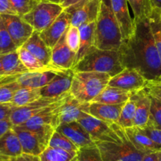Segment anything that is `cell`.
<instances>
[{"instance_id": "cell-1", "label": "cell", "mask_w": 161, "mask_h": 161, "mask_svg": "<svg viewBox=\"0 0 161 161\" xmlns=\"http://www.w3.org/2000/svg\"><path fill=\"white\" fill-rule=\"evenodd\" d=\"M134 25L132 35L122 41L118 50L121 63L124 68L136 69L147 81L161 80V60L148 18Z\"/></svg>"}, {"instance_id": "cell-2", "label": "cell", "mask_w": 161, "mask_h": 161, "mask_svg": "<svg viewBox=\"0 0 161 161\" xmlns=\"http://www.w3.org/2000/svg\"><path fill=\"white\" fill-rule=\"evenodd\" d=\"M122 41L120 27L112 11L110 0H101L96 21L94 46L101 50L118 51Z\"/></svg>"}, {"instance_id": "cell-3", "label": "cell", "mask_w": 161, "mask_h": 161, "mask_svg": "<svg viewBox=\"0 0 161 161\" xmlns=\"http://www.w3.org/2000/svg\"><path fill=\"white\" fill-rule=\"evenodd\" d=\"M123 69L118 51L101 50L95 46L72 68L74 72L103 73L111 77Z\"/></svg>"}, {"instance_id": "cell-4", "label": "cell", "mask_w": 161, "mask_h": 161, "mask_svg": "<svg viewBox=\"0 0 161 161\" xmlns=\"http://www.w3.org/2000/svg\"><path fill=\"white\" fill-rule=\"evenodd\" d=\"M111 77L98 72H74L69 92L77 100L91 103L108 86Z\"/></svg>"}, {"instance_id": "cell-5", "label": "cell", "mask_w": 161, "mask_h": 161, "mask_svg": "<svg viewBox=\"0 0 161 161\" xmlns=\"http://www.w3.org/2000/svg\"><path fill=\"white\" fill-rule=\"evenodd\" d=\"M103 161H142L146 154L134 148L123 132L118 142H97Z\"/></svg>"}, {"instance_id": "cell-6", "label": "cell", "mask_w": 161, "mask_h": 161, "mask_svg": "<svg viewBox=\"0 0 161 161\" xmlns=\"http://www.w3.org/2000/svg\"><path fill=\"white\" fill-rule=\"evenodd\" d=\"M64 10L62 5L53 3L40 2L29 13L21 18L39 32L48 28Z\"/></svg>"}, {"instance_id": "cell-7", "label": "cell", "mask_w": 161, "mask_h": 161, "mask_svg": "<svg viewBox=\"0 0 161 161\" xmlns=\"http://www.w3.org/2000/svg\"><path fill=\"white\" fill-rule=\"evenodd\" d=\"M65 69H51L46 71H35L28 72L8 77H0V82H9L15 81L21 88H36L41 89L47 86L51 80L57 75V74Z\"/></svg>"}, {"instance_id": "cell-8", "label": "cell", "mask_w": 161, "mask_h": 161, "mask_svg": "<svg viewBox=\"0 0 161 161\" xmlns=\"http://www.w3.org/2000/svg\"><path fill=\"white\" fill-rule=\"evenodd\" d=\"M12 128L19 138L24 153L40 156L48 146L51 137L20 126H13Z\"/></svg>"}, {"instance_id": "cell-9", "label": "cell", "mask_w": 161, "mask_h": 161, "mask_svg": "<svg viewBox=\"0 0 161 161\" xmlns=\"http://www.w3.org/2000/svg\"><path fill=\"white\" fill-rule=\"evenodd\" d=\"M67 93L63 94L59 97H55V98L40 97L38 100H35L25 106L15 108L10 116V122L13 126H20L25 123L29 119L40 113V111H42L43 110L52 105V103L59 100Z\"/></svg>"}, {"instance_id": "cell-10", "label": "cell", "mask_w": 161, "mask_h": 161, "mask_svg": "<svg viewBox=\"0 0 161 161\" xmlns=\"http://www.w3.org/2000/svg\"><path fill=\"white\" fill-rule=\"evenodd\" d=\"M0 17L15 45L18 48L21 47L32 36L33 28L18 15L2 14Z\"/></svg>"}, {"instance_id": "cell-11", "label": "cell", "mask_w": 161, "mask_h": 161, "mask_svg": "<svg viewBox=\"0 0 161 161\" xmlns=\"http://www.w3.org/2000/svg\"><path fill=\"white\" fill-rule=\"evenodd\" d=\"M101 0H89L82 5H74L65 9L71 14L70 25L80 27L95 22L98 17Z\"/></svg>"}, {"instance_id": "cell-12", "label": "cell", "mask_w": 161, "mask_h": 161, "mask_svg": "<svg viewBox=\"0 0 161 161\" xmlns=\"http://www.w3.org/2000/svg\"><path fill=\"white\" fill-rule=\"evenodd\" d=\"M147 80L136 69L124 68L110 79L108 86L133 92L145 88Z\"/></svg>"}, {"instance_id": "cell-13", "label": "cell", "mask_w": 161, "mask_h": 161, "mask_svg": "<svg viewBox=\"0 0 161 161\" xmlns=\"http://www.w3.org/2000/svg\"><path fill=\"white\" fill-rule=\"evenodd\" d=\"M89 103H83L74 98L70 92L62 104L58 113V126L63 123L78 121L89 113Z\"/></svg>"}, {"instance_id": "cell-14", "label": "cell", "mask_w": 161, "mask_h": 161, "mask_svg": "<svg viewBox=\"0 0 161 161\" xmlns=\"http://www.w3.org/2000/svg\"><path fill=\"white\" fill-rule=\"evenodd\" d=\"M74 75V72L72 69L58 73L47 86L40 89L41 97L55 98L69 92Z\"/></svg>"}, {"instance_id": "cell-15", "label": "cell", "mask_w": 161, "mask_h": 161, "mask_svg": "<svg viewBox=\"0 0 161 161\" xmlns=\"http://www.w3.org/2000/svg\"><path fill=\"white\" fill-rule=\"evenodd\" d=\"M56 130L66 136L78 148L97 145L92 136L77 121L61 124Z\"/></svg>"}, {"instance_id": "cell-16", "label": "cell", "mask_w": 161, "mask_h": 161, "mask_svg": "<svg viewBox=\"0 0 161 161\" xmlns=\"http://www.w3.org/2000/svg\"><path fill=\"white\" fill-rule=\"evenodd\" d=\"M110 3L120 27L123 40H126L132 35L135 28L127 0H110Z\"/></svg>"}, {"instance_id": "cell-17", "label": "cell", "mask_w": 161, "mask_h": 161, "mask_svg": "<svg viewBox=\"0 0 161 161\" xmlns=\"http://www.w3.org/2000/svg\"><path fill=\"white\" fill-rule=\"evenodd\" d=\"M71 14L64 9L61 14L45 30L40 32V37L49 47L52 48L70 25Z\"/></svg>"}, {"instance_id": "cell-18", "label": "cell", "mask_w": 161, "mask_h": 161, "mask_svg": "<svg viewBox=\"0 0 161 161\" xmlns=\"http://www.w3.org/2000/svg\"><path fill=\"white\" fill-rule=\"evenodd\" d=\"M76 54L66 44L65 32L52 48V65L62 69H72L74 67Z\"/></svg>"}, {"instance_id": "cell-19", "label": "cell", "mask_w": 161, "mask_h": 161, "mask_svg": "<svg viewBox=\"0 0 161 161\" xmlns=\"http://www.w3.org/2000/svg\"><path fill=\"white\" fill-rule=\"evenodd\" d=\"M131 97L134 99L136 104L134 126L142 129L146 126L149 119L151 97L145 89L131 92Z\"/></svg>"}, {"instance_id": "cell-20", "label": "cell", "mask_w": 161, "mask_h": 161, "mask_svg": "<svg viewBox=\"0 0 161 161\" xmlns=\"http://www.w3.org/2000/svg\"><path fill=\"white\" fill-rule=\"evenodd\" d=\"M21 47H25L46 66L52 65V48L45 44L37 31H33L32 36Z\"/></svg>"}, {"instance_id": "cell-21", "label": "cell", "mask_w": 161, "mask_h": 161, "mask_svg": "<svg viewBox=\"0 0 161 161\" xmlns=\"http://www.w3.org/2000/svg\"><path fill=\"white\" fill-rule=\"evenodd\" d=\"M124 130L129 141L138 151L145 154L161 151V147L151 140L141 128L132 126Z\"/></svg>"}, {"instance_id": "cell-22", "label": "cell", "mask_w": 161, "mask_h": 161, "mask_svg": "<svg viewBox=\"0 0 161 161\" xmlns=\"http://www.w3.org/2000/svg\"><path fill=\"white\" fill-rule=\"evenodd\" d=\"M124 103L122 104H105L91 102L89 103V114L100 119L108 124L118 123L121 111Z\"/></svg>"}, {"instance_id": "cell-23", "label": "cell", "mask_w": 161, "mask_h": 161, "mask_svg": "<svg viewBox=\"0 0 161 161\" xmlns=\"http://www.w3.org/2000/svg\"><path fill=\"white\" fill-rule=\"evenodd\" d=\"M28 71L21 63L17 51L0 55V77L16 75Z\"/></svg>"}, {"instance_id": "cell-24", "label": "cell", "mask_w": 161, "mask_h": 161, "mask_svg": "<svg viewBox=\"0 0 161 161\" xmlns=\"http://www.w3.org/2000/svg\"><path fill=\"white\" fill-rule=\"evenodd\" d=\"M95 22L86 25L79 27L80 32V44L79 48L76 54V58L74 60V66L80 61L87 52L94 46V34H95Z\"/></svg>"}, {"instance_id": "cell-25", "label": "cell", "mask_w": 161, "mask_h": 161, "mask_svg": "<svg viewBox=\"0 0 161 161\" xmlns=\"http://www.w3.org/2000/svg\"><path fill=\"white\" fill-rule=\"evenodd\" d=\"M131 92L108 86L92 102L105 104H122L125 103L130 97Z\"/></svg>"}, {"instance_id": "cell-26", "label": "cell", "mask_w": 161, "mask_h": 161, "mask_svg": "<svg viewBox=\"0 0 161 161\" xmlns=\"http://www.w3.org/2000/svg\"><path fill=\"white\" fill-rule=\"evenodd\" d=\"M23 153L21 142L16 132L11 128L0 137V155L16 156Z\"/></svg>"}, {"instance_id": "cell-27", "label": "cell", "mask_w": 161, "mask_h": 161, "mask_svg": "<svg viewBox=\"0 0 161 161\" xmlns=\"http://www.w3.org/2000/svg\"><path fill=\"white\" fill-rule=\"evenodd\" d=\"M20 60L21 63L25 66L26 69L30 72H35V71H46L51 70V69H59L62 68H58L57 66L51 65V66H46L42 63L39 59H37L33 55L30 53L25 47H20L17 50Z\"/></svg>"}, {"instance_id": "cell-28", "label": "cell", "mask_w": 161, "mask_h": 161, "mask_svg": "<svg viewBox=\"0 0 161 161\" xmlns=\"http://www.w3.org/2000/svg\"><path fill=\"white\" fill-rule=\"evenodd\" d=\"M41 97L40 89L36 88H19L15 92L10 104L14 108L25 106L32 102L40 99Z\"/></svg>"}, {"instance_id": "cell-29", "label": "cell", "mask_w": 161, "mask_h": 161, "mask_svg": "<svg viewBox=\"0 0 161 161\" xmlns=\"http://www.w3.org/2000/svg\"><path fill=\"white\" fill-rule=\"evenodd\" d=\"M148 20L161 60V9L153 8L148 17Z\"/></svg>"}, {"instance_id": "cell-30", "label": "cell", "mask_w": 161, "mask_h": 161, "mask_svg": "<svg viewBox=\"0 0 161 161\" xmlns=\"http://www.w3.org/2000/svg\"><path fill=\"white\" fill-rule=\"evenodd\" d=\"M135 109V101H134V99L131 97L130 94L129 100L124 103L123 108H122L117 124L123 129L134 126Z\"/></svg>"}, {"instance_id": "cell-31", "label": "cell", "mask_w": 161, "mask_h": 161, "mask_svg": "<svg viewBox=\"0 0 161 161\" xmlns=\"http://www.w3.org/2000/svg\"><path fill=\"white\" fill-rule=\"evenodd\" d=\"M76 155L77 153L47 146L39 156L40 161H71Z\"/></svg>"}, {"instance_id": "cell-32", "label": "cell", "mask_w": 161, "mask_h": 161, "mask_svg": "<svg viewBox=\"0 0 161 161\" xmlns=\"http://www.w3.org/2000/svg\"><path fill=\"white\" fill-rule=\"evenodd\" d=\"M127 3L132 10L134 24L148 18L153 9L150 0H127Z\"/></svg>"}, {"instance_id": "cell-33", "label": "cell", "mask_w": 161, "mask_h": 161, "mask_svg": "<svg viewBox=\"0 0 161 161\" xmlns=\"http://www.w3.org/2000/svg\"><path fill=\"white\" fill-rule=\"evenodd\" d=\"M48 146L61 148L72 153H77L79 150V148L66 136L57 130H55L52 134Z\"/></svg>"}, {"instance_id": "cell-34", "label": "cell", "mask_w": 161, "mask_h": 161, "mask_svg": "<svg viewBox=\"0 0 161 161\" xmlns=\"http://www.w3.org/2000/svg\"><path fill=\"white\" fill-rule=\"evenodd\" d=\"M73 161H103V159L100 149L96 145L79 148Z\"/></svg>"}, {"instance_id": "cell-35", "label": "cell", "mask_w": 161, "mask_h": 161, "mask_svg": "<svg viewBox=\"0 0 161 161\" xmlns=\"http://www.w3.org/2000/svg\"><path fill=\"white\" fill-rule=\"evenodd\" d=\"M18 47L15 45L14 40L9 34L1 20L0 25V55L10 53L17 51Z\"/></svg>"}, {"instance_id": "cell-36", "label": "cell", "mask_w": 161, "mask_h": 161, "mask_svg": "<svg viewBox=\"0 0 161 161\" xmlns=\"http://www.w3.org/2000/svg\"><path fill=\"white\" fill-rule=\"evenodd\" d=\"M19 88L21 87L15 81L0 82V104H10Z\"/></svg>"}, {"instance_id": "cell-37", "label": "cell", "mask_w": 161, "mask_h": 161, "mask_svg": "<svg viewBox=\"0 0 161 161\" xmlns=\"http://www.w3.org/2000/svg\"><path fill=\"white\" fill-rule=\"evenodd\" d=\"M146 126L161 130V103L152 97L149 119Z\"/></svg>"}, {"instance_id": "cell-38", "label": "cell", "mask_w": 161, "mask_h": 161, "mask_svg": "<svg viewBox=\"0 0 161 161\" xmlns=\"http://www.w3.org/2000/svg\"><path fill=\"white\" fill-rule=\"evenodd\" d=\"M18 16L23 17L31 11L37 4L38 0H10Z\"/></svg>"}, {"instance_id": "cell-39", "label": "cell", "mask_w": 161, "mask_h": 161, "mask_svg": "<svg viewBox=\"0 0 161 161\" xmlns=\"http://www.w3.org/2000/svg\"><path fill=\"white\" fill-rule=\"evenodd\" d=\"M66 41L69 48L77 53L80 44V32L78 28L71 25H69L66 32Z\"/></svg>"}, {"instance_id": "cell-40", "label": "cell", "mask_w": 161, "mask_h": 161, "mask_svg": "<svg viewBox=\"0 0 161 161\" xmlns=\"http://www.w3.org/2000/svg\"><path fill=\"white\" fill-rule=\"evenodd\" d=\"M144 89L148 95L157 100L161 103V80L157 81H146Z\"/></svg>"}, {"instance_id": "cell-41", "label": "cell", "mask_w": 161, "mask_h": 161, "mask_svg": "<svg viewBox=\"0 0 161 161\" xmlns=\"http://www.w3.org/2000/svg\"><path fill=\"white\" fill-rule=\"evenodd\" d=\"M0 161H40V156L34 155L21 153L19 156H7L0 155Z\"/></svg>"}, {"instance_id": "cell-42", "label": "cell", "mask_w": 161, "mask_h": 161, "mask_svg": "<svg viewBox=\"0 0 161 161\" xmlns=\"http://www.w3.org/2000/svg\"><path fill=\"white\" fill-rule=\"evenodd\" d=\"M142 130L151 140L161 147V130L150 127V126H145Z\"/></svg>"}, {"instance_id": "cell-43", "label": "cell", "mask_w": 161, "mask_h": 161, "mask_svg": "<svg viewBox=\"0 0 161 161\" xmlns=\"http://www.w3.org/2000/svg\"><path fill=\"white\" fill-rule=\"evenodd\" d=\"M18 15L10 0H0V15Z\"/></svg>"}, {"instance_id": "cell-44", "label": "cell", "mask_w": 161, "mask_h": 161, "mask_svg": "<svg viewBox=\"0 0 161 161\" xmlns=\"http://www.w3.org/2000/svg\"><path fill=\"white\" fill-rule=\"evenodd\" d=\"M14 108L8 104H0V120L10 119V114Z\"/></svg>"}, {"instance_id": "cell-45", "label": "cell", "mask_w": 161, "mask_h": 161, "mask_svg": "<svg viewBox=\"0 0 161 161\" xmlns=\"http://www.w3.org/2000/svg\"><path fill=\"white\" fill-rule=\"evenodd\" d=\"M13 127V124L10 122V119L0 120V137L7 132L9 130Z\"/></svg>"}, {"instance_id": "cell-46", "label": "cell", "mask_w": 161, "mask_h": 161, "mask_svg": "<svg viewBox=\"0 0 161 161\" xmlns=\"http://www.w3.org/2000/svg\"><path fill=\"white\" fill-rule=\"evenodd\" d=\"M87 1H89V0H63L61 5L63 8L66 9L68 8V7L76 5V4L80 3L87 2Z\"/></svg>"}, {"instance_id": "cell-47", "label": "cell", "mask_w": 161, "mask_h": 161, "mask_svg": "<svg viewBox=\"0 0 161 161\" xmlns=\"http://www.w3.org/2000/svg\"><path fill=\"white\" fill-rule=\"evenodd\" d=\"M158 159H159V152H154L145 155L142 161H158Z\"/></svg>"}, {"instance_id": "cell-48", "label": "cell", "mask_w": 161, "mask_h": 161, "mask_svg": "<svg viewBox=\"0 0 161 161\" xmlns=\"http://www.w3.org/2000/svg\"><path fill=\"white\" fill-rule=\"evenodd\" d=\"M153 8L161 9V0H150Z\"/></svg>"}, {"instance_id": "cell-49", "label": "cell", "mask_w": 161, "mask_h": 161, "mask_svg": "<svg viewBox=\"0 0 161 161\" xmlns=\"http://www.w3.org/2000/svg\"><path fill=\"white\" fill-rule=\"evenodd\" d=\"M39 2H48V3H53L60 4L61 5L63 0H38Z\"/></svg>"}, {"instance_id": "cell-50", "label": "cell", "mask_w": 161, "mask_h": 161, "mask_svg": "<svg viewBox=\"0 0 161 161\" xmlns=\"http://www.w3.org/2000/svg\"><path fill=\"white\" fill-rule=\"evenodd\" d=\"M158 161H161V151L159 152V159H158Z\"/></svg>"}, {"instance_id": "cell-51", "label": "cell", "mask_w": 161, "mask_h": 161, "mask_svg": "<svg viewBox=\"0 0 161 161\" xmlns=\"http://www.w3.org/2000/svg\"><path fill=\"white\" fill-rule=\"evenodd\" d=\"M0 25H1V17H0Z\"/></svg>"}, {"instance_id": "cell-52", "label": "cell", "mask_w": 161, "mask_h": 161, "mask_svg": "<svg viewBox=\"0 0 161 161\" xmlns=\"http://www.w3.org/2000/svg\"><path fill=\"white\" fill-rule=\"evenodd\" d=\"M71 161H73V159H72V160H71Z\"/></svg>"}]
</instances>
